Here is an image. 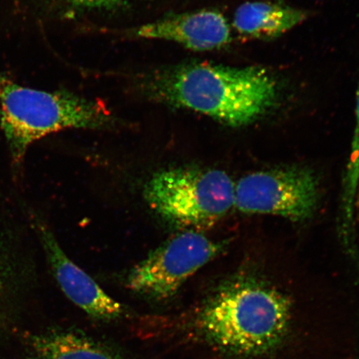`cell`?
Wrapping results in <instances>:
<instances>
[{
    "label": "cell",
    "mask_w": 359,
    "mask_h": 359,
    "mask_svg": "<svg viewBox=\"0 0 359 359\" xmlns=\"http://www.w3.org/2000/svg\"><path fill=\"white\" fill-rule=\"evenodd\" d=\"M307 13L282 4L252 1L241 4L234 16L237 32L245 37L272 39L280 37L306 20Z\"/></svg>",
    "instance_id": "10"
},
{
    "label": "cell",
    "mask_w": 359,
    "mask_h": 359,
    "mask_svg": "<svg viewBox=\"0 0 359 359\" xmlns=\"http://www.w3.org/2000/svg\"><path fill=\"white\" fill-rule=\"evenodd\" d=\"M36 273L32 248L20 223L0 205V303Z\"/></svg>",
    "instance_id": "9"
},
{
    "label": "cell",
    "mask_w": 359,
    "mask_h": 359,
    "mask_svg": "<svg viewBox=\"0 0 359 359\" xmlns=\"http://www.w3.org/2000/svg\"><path fill=\"white\" fill-rule=\"evenodd\" d=\"M143 87L154 100L234 128L262 118L278 100L276 80L259 67L190 62L150 75Z\"/></svg>",
    "instance_id": "1"
},
{
    "label": "cell",
    "mask_w": 359,
    "mask_h": 359,
    "mask_svg": "<svg viewBox=\"0 0 359 359\" xmlns=\"http://www.w3.org/2000/svg\"><path fill=\"white\" fill-rule=\"evenodd\" d=\"M320 187L312 170L285 168L245 175L235 183L234 208L245 214H266L300 222L318 208Z\"/></svg>",
    "instance_id": "6"
},
{
    "label": "cell",
    "mask_w": 359,
    "mask_h": 359,
    "mask_svg": "<svg viewBox=\"0 0 359 359\" xmlns=\"http://www.w3.org/2000/svg\"><path fill=\"white\" fill-rule=\"evenodd\" d=\"M291 304L284 294L250 276L219 286L206 300L195 326L206 342L231 355L273 353L289 333Z\"/></svg>",
    "instance_id": "2"
},
{
    "label": "cell",
    "mask_w": 359,
    "mask_h": 359,
    "mask_svg": "<svg viewBox=\"0 0 359 359\" xmlns=\"http://www.w3.org/2000/svg\"><path fill=\"white\" fill-rule=\"evenodd\" d=\"M29 351L32 359H134L118 348L74 331L34 335L29 341Z\"/></svg>",
    "instance_id": "11"
},
{
    "label": "cell",
    "mask_w": 359,
    "mask_h": 359,
    "mask_svg": "<svg viewBox=\"0 0 359 359\" xmlns=\"http://www.w3.org/2000/svg\"><path fill=\"white\" fill-rule=\"evenodd\" d=\"M76 8L83 10L109 11L114 10L132 1V0H66Z\"/></svg>",
    "instance_id": "13"
},
{
    "label": "cell",
    "mask_w": 359,
    "mask_h": 359,
    "mask_svg": "<svg viewBox=\"0 0 359 359\" xmlns=\"http://www.w3.org/2000/svg\"><path fill=\"white\" fill-rule=\"evenodd\" d=\"M4 83V80L1 75H0V93H1V90L3 88V85Z\"/></svg>",
    "instance_id": "14"
},
{
    "label": "cell",
    "mask_w": 359,
    "mask_h": 359,
    "mask_svg": "<svg viewBox=\"0 0 359 359\" xmlns=\"http://www.w3.org/2000/svg\"><path fill=\"white\" fill-rule=\"evenodd\" d=\"M0 123L13 165L20 168L33 143L66 129L111 127L114 116L102 103L66 92L4 83Z\"/></svg>",
    "instance_id": "3"
},
{
    "label": "cell",
    "mask_w": 359,
    "mask_h": 359,
    "mask_svg": "<svg viewBox=\"0 0 359 359\" xmlns=\"http://www.w3.org/2000/svg\"><path fill=\"white\" fill-rule=\"evenodd\" d=\"M129 34L138 39L176 43L198 52L223 48L231 39L230 25L222 13L206 10L147 22Z\"/></svg>",
    "instance_id": "8"
},
{
    "label": "cell",
    "mask_w": 359,
    "mask_h": 359,
    "mask_svg": "<svg viewBox=\"0 0 359 359\" xmlns=\"http://www.w3.org/2000/svg\"><path fill=\"white\" fill-rule=\"evenodd\" d=\"M359 187V79L356 93V124L353 137L351 151L344 178L342 196L343 231L345 238L352 233L354 212Z\"/></svg>",
    "instance_id": "12"
},
{
    "label": "cell",
    "mask_w": 359,
    "mask_h": 359,
    "mask_svg": "<svg viewBox=\"0 0 359 359\" xmlns=\"http://www.w3.org/2000/svg\"><path fill=\"white\" fill-rule=\"evenodd\" d=\"M223 246L195 230L179 233L130 271L127 285L151 299L172 298L184 283L221 252Z\"/></svg>",
    "instance_id": "5"
},
{
    "label": "cell",
    "mask_w": 359,
    "mask_h": 359,
    "mask_svg": "<svg viewBox=\"0 0 359 359\" xmlns=\"http://www.w3.org/2000/svg\"><path fill=\"white\" fill-rule=\"evenodd\" d=\"M29 228L39 241L53 276L67 298L88 316L98 320L122 318L126 309L76 264L62 250L50 227L33 210H28Z\"/></svg>",
    "instance_id": "7"
},
{
    "label": "cell",
    "mask_w": 359,
    "mask_h": 359,
    "mask_svg": "<svg viewBox=\"0 0 359 359\" xmlns=\"http://www.w3.org/2000/svg\"><path fill=\"white\" fill-rule=\"evenodd\" d=\"M143 193L161 218L196 231L212 226L234 208L235 182L219 169L173 168L154 175Z\"/></svg>",
    "instance_id": "4"
}]
</instances>
